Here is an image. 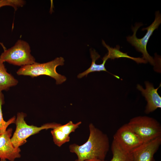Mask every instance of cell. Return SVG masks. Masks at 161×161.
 Instances as JSON below:
<instances>
[{
	"label": "cell",
	"instance_id": "3",
	"mask_svg": "<svg viewBox=\"0 0 161 161\" xmlns=\"http://www.w3.org/2000/svg\"><path fill=\"white\" fill-rule=\"evenodd\" d=\"M161 23V15L159 11H156L155 18L154 21L148 27L144 28L142 30H146L147 32L145 35L142 38H138L136 35L138 29L143 25L141 23H136L134 27L132 26L131 29L133 34L132 36H129L126 37L127 41L134 47L138 52H141L143 54L144 59L149 62L152 65L156 67L157 63L153 57L148 53L146 46L148 40L154 31L157 29Z\"/></svg>",
	"mask_w": 161,
	"mask_h": 161
},
{
	"label": "cell",
	"instance_id": "17",
	"mask_svg": "<svg viewBox=\"0 0 161 161\" xmlns=\"http://www.w3.org/2000/svg\"><path fill=\"white\" fill-rule=\"evenodd\" d=\"M81 124V121L74 123L72 121H70L66 124L61 125L58 127L64 133L69 135L71 133L75 132Z\"/></svg>",
	"mask_w": 161,
	"mask_h": 161
},
{
	"label": "cell",
	"instance_id": "1",
	"mask_svg": "<svg viewBox=\"0 0 161 161\" xmlns=\"http://www.w3.org/2000/svg\"><path fill=\"white\" fill-rule=\"evenodd\" d=\"M89 134L87 141L81 145L75 143L70 145V151L75 154L79 161L105 160L110 146L108 136L92 123L89 124Z\"/></svg>",
	"mask_w": 161,
	"mask_h": 161
},
{
	"label": "cell",
	"instance_id": "13",
	"mask_svg": "<svg viewBox=\"0 0 161 161\" xmlns=\"http://www.w3.org/2000/svg\"><path fill=\"white\" fill-rule=\"evenodd\" d=\"M91 57L92 59V62L90 67L87 70L83 72L80 73L78 75V78H82L85 76H87L89 73L94 72H100L104 71L110 73L118 79H120L118 76L114 75L108 72L106 69L105 64L106 61L107 60L106 59H102L103 60V63L100 64H97L95 63L96 61L100 57V55L96 52L94 49H90Z\"/></svg>",
	"mask_w": 161,
	"mask_h": 161
},
{
	"label": "cell",
	"instance_id": "8",
	"mask_svg": "<svg viewBox=\"0 0 161 161\" xmlns=\"http://www.w3.org/2000/svg\"><path fill=\"white\" fill-rule=\"evenodd\" d=\"M161 144V137L145 142L131 153L134 161H155L154 155Z\"/></svg>",
	"mask_w": 161,
	"mask_h": 161
},
{
	"label": "cell",
	"instance_id": "18",
	"mask_svg": "<svg viewBox=\"0 0 161 161\" xmlns=\"http://www.w3.org/2000/svg\"><path fill=\"white\" fill-rule=\"evenodd\" d=\"M25 1L22 0H0V8L4 6H10L16 10L18 7H22Z\"/></svg>",
	"mask_w": 161,
	"mask_h": 161
},
{
	"label": "cell",
	"instance_id": "14",
	"mask_svg": "<svg viewBox=\"0 0 161 161\" xmlns=\"http://www.w3.org/2000/svg\"><path fill=\"white\" fill-rule=\"evenodd\" d=\"M111 148L112 157L110 161H134L131 153L123 150L114 140Z\"/></svg>",
	"mask_w": 161,
	"mask_h": 161
},
{
	"label": "cell",
	"instance_id": "5",
	"mask_svg": "<svg viewBox=\"0 0 161 161\" xmlns=\"http://www.w3.org/2000/svg\"><path fill=\"white\" fill-rule=\"evenodd\" d=\"M128 124L144 143L161 137V126L155 119L138 116L131 119Z\"/></svg>",
	"mask_w": 161,
	"mask_h": 161
},
{
	"label": "cell",
	"instance_id": "9",
	"mask_svg": "<svg viewBox=\"0 0 161 161\" xmlns=\"http://www.w3.org/2000/svg\"><path fill=\"white\" fill-rule=\"evenodd\" d=\"M13 129H8L4 133L0 134V159H7L14 161L15 159L21 157L19 148L14 147L11 141Z\"/></svg>",
	"mask_w": 161,
	"mask_h": 161
},
{
	"label": "cell",
	"instance_id": "6",
	"mask_svg": "<svg viewBox=\"0 0 161 161\" xmlns=\"http://www.w3.org/2000/svg\"><path fill=\"white\" fill-rule=\"evenodd\" d=\"M0 60L21 66L36 62L35 58L31 54L29 44L21 39L18 40L10 48L4 49L0 55Z\"/></svg>",
	"mask_w": 161,
	"mask_h": 161
},
{
	"label": "cell",
	"instance_id": "12",
	"mask_svg": "<svg viewBox=\"0 0 161 161\" xmlns=\"http://www.w3.org/2000/svg\"><path fill=\"white\" fill-rule=\"evenodd\" d=\"M18 83V80L7 72L4 62L0 60V92L7 90Z\"/></svg>",
	"mask_w": 161,
	"mask_h": 161
},
{
	"label": "cell",
	"instance_id": "7",
	"mask_svg": "<svg viewBox=\"0 0 161 161\" xmlns=\"http://www.w3.org/2000/svg\"><path fill=\"white\" fill-rule=\"evenodd\" d=\"M113 137V140L122 149L130 152L144 143L127 123L119 128Z\"/></svg>",
	"mask_w": 161,
	"mask_h": 161
},
{
	"label": "cell",
	"instance_id": "2",
	"mask_svg": "<svg viewBox=\"0 0 161 161\" xmlns=\"http://www.w3.org/2000/svg\"><path fill=\"white\" fill-rule=\"evenodd\" d=\"M64 58L60 57L46 63L35 62L21 66L16 73L18 75L29 76L33 78L41 75H47L54 79L57 84H61L66 80V78L64 76L58 74L56 68L58 66L64 65Z\"/></svg>",
	"mask_w": 161,
	"mask_h": 161
},
{
	"label": "cell",
	"instance_id": "15",
	"mask_svg": "<svg viewBox=\"0 0 161 161\" xmlns=\"http://www.w3.org/2000/svg\"><path fill=\"white\" fill-rule=\"evenodd\" d=\"M54 143L61 147L64 143L70 141V137L64 133L58 127L53 129L51 131Z\"/></svg>",
	"mask_w": 161,
	"mask_h": 161
},
{
	"label": "cell",
	"instance_id": "4",
	"mask_svg": "<svg viewBox=\"0 0 161 161\" xmlns=\"http://www.w3.org/2000/svg\"><path fill=\"white\" fill-rule=\"evenodd\" d=\"M26 114L23 112H18L15 120L16 130L11 138V142L16 148L23 145L27 142L26 139L30 136L39 133L44 129H54L61 124L55 123L44 124L40 127L28 125L24 120Z\"/></svg>",
	"mask_w": 161,
	"mask_h": 161
},
{
	"label": "cell",
	"instance_id": "10",
	"mask_svg": "<svg viewBox=\"0 0 161 161\" xmlns=\"http://www.w3.org/2000/svg\"><path fill=\"white\" fill-rule=\"evenodd\" d=\"M145 89L139 84L137 85V88L141 92L147 101L145 112L148 114L161 108V97L157 92L161 85L160 84L158 87L155 89L153 84L148 81H145Z\"/></svg>",
	"mask_w": 161,
	"mask_h": 161
},
{
	"label": "cell",
	"instance_id": "16",
	"mask_svg": "<svg viewBox=\"0 0 161 161\" xmlns=\"http://www.w3.org/2000/svg\"><path fill=\"white\" fill-rule=\"evenodd\" d=\"M4 103V96L2 92H0V134L4 132L10 124L15 123L16 117L14 116L7 121H4L3 117L2 106Z\"/></svg>",
	"mask_w": 161,
	"mask_h": 161
},
{
	"label": "cell",
	"instance_id": "20",
	"mask_svg": "<svg viewBox=\"0 0 161 161\" xmlns=\"http://www.w3.org/2000/svg\"><path fill=\"white\" fill-rule=\"evenodd\" d=\"M0 161H6V160L5 159H1Z\"/></svg>",
	"mask_w": 161,
	"mask_h": 161
},
{
	"label": "cell",
	"instance_id": "19",
	"mask_svg": "<svg viewBox=\"0 0 161 161\" xmlns=\"http://www.w3.org/2000/svg\"><path fill=\"white\" fill-rule=\"evenodd\" d=\"M74 161H107L105 160H101L97 159H91L89 160H87L83 161H79L77 159L75 160Z\"/></svg>",
	"mask_w": 161,
	"mask_h": 161
},
{
	"label": "cell",
	"instance_id": "11",
	"mask_svg": "<svg viewBox=\"0 0 161 161\" xmlns=\"http://www.w3.org/2000/svg\"><path fill=\"white\" fill-rule=\"evenodd\" d=\"M102 43L103 46L106 48L108 51L103 59L107 60L108 59H114L120 58H126L130 59L135 61L137 64H146L147 62L142 58H135L128 55L127 53H124L120 50V47L117 45L116 47L112 48L107 45L105 41L102 40Z\"/></svg>",
	"mask_w": 161,
	"mask_h": 161
}]
</instances>
